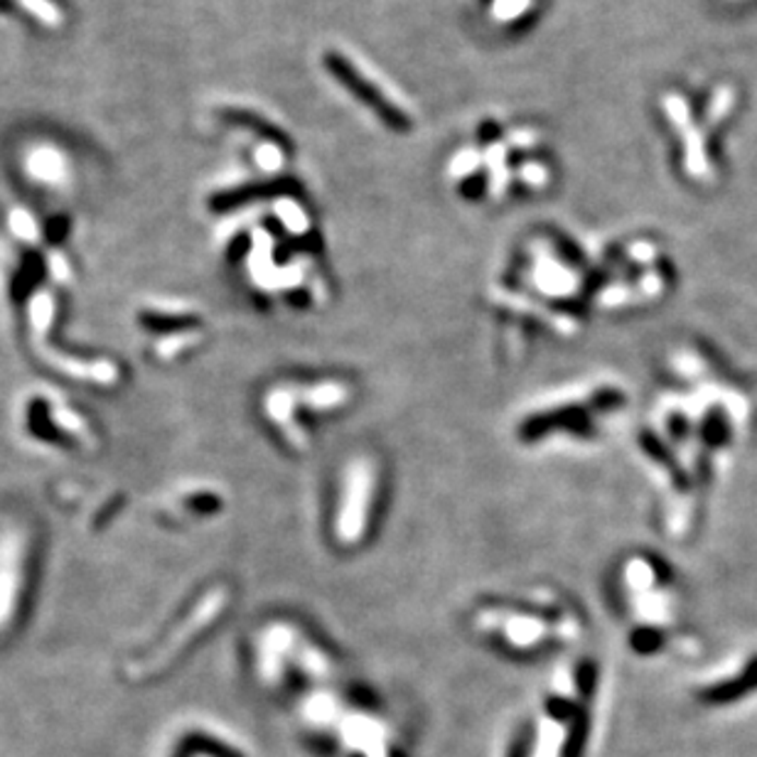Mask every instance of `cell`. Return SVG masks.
<instances>
[{"label": "cell", "mask_w": 757, "mask_h": 757, "mask_svg": "<svg viewBox=\"0 0 757 757\" xmlns=\"http://www.w3.org/2000/svg\"><path fill=\"white\" fill-rule=\"evenodd\" d=\"M357 404L359 382L343 369H288L259 386L254 416L261 433L280 455L303 460L315 453L329 429L357 409Z\"/></svg>", "instance_id": "1"}, {"label": "cell", "mask_w": 757, "mask_h": 757, "mask_svg": "<svg viewBox=\"0 0 757 757\" xmlns=\"http://www.w3.org/2000/svg\"><path fill=\"white\" fill-rule=\"evenodd\" d=\"M465 629L502 657L541 659L576 642L584 617L558 588L529 584L474 598L465 613Z\"/></svg>", "instance_id": "2"}, {"label": "cell", "mask_w": 757, "mask_h": 757, "mask_svg": "<svg viewBox=\"0 0 757 757\" xmlns=\"http://www.w3.org/2000/svg\"><path fill=\"white\" fill-rule=\"evenodd\" d=\"M392 468L372 445L349 448L327 474L320 533L337 556L352 558L382 533L392 504Z\"/></svg>", "instance_id": "3"}, {"label": "cell", "mask_w": 757, "mask_h": 757, "mask_svg": "<svg viewBox=\"0 0 757 757\" xmlns=\"http://www.w3.org/2000/svg\"><path fill=\"white\" fill-rule=\"evenodd\" d=\"M617 406L620 394L608 386L533 394L512 416L509 438L519 450L533 455L593 443L600 435L603 413Z\"/></svg>", "instance_id": "4"}, {"label": "cell", "mask_w": 757, "mask_h": 757, "mask_svg": "<svg viewBox=\"0 0 757 757\" xmlns=\"http://www.w3.org/2000/svg\"><path fill=\"white\" fill-rule=\"evenodd\" d=\"M666 121L676 129V158L694 182L711 184L723 168V135L737 111V92L731 84H708L704 89H678L664 101Z\"/></svg>", "instance_id": "5"}, {"label": "cell", "mask_w": 757, "mask_h": 757, "mask_svg": "<svg viewBox=\"0 0 757 757\" xmlns=\"http://www.w3.org/2000/svg\"><path fill=\"white\" fill-rule=\"evenodd\" d=\"M249 662L259 678L293 682V674L315 676L335 664V654L317 629L296 615H268L249 629Z\"/></svg>", "instance_id": "6"}, {"label": "cell", "mask_w": 757, "mask_h": 757, "mask_svg": "<svg viewBox=\"0 0 757 757\" xmlns=\"http://www.w3.org/2000/svg\"><path fill=\"white\" fill-rule=\"evenodd\" d=\"M141 325L155 335V349L160 359H184L202 352L209 343L212 325L202 310L178 308L160 313H143Z\"/></svg>", "instance_id": "7"}, {"label": "cell", "mask_w": 757, "mask_h": 757, "mask_svg": "<svg viewBox=\"0 0 757 757\" xmlns=\"http://www.w3.org/2000/svg\"><path fill=\"white\" fill-rule=\"evenodd\" d=\"M327 64H329V72H333L337 80H343L347 84V89L349 92H355L359 99L367 101L372 109L382 116V119L392 125V129H406V121L401 111H396L394 106L384 99L382 94H374L372 89H369V82H364L362 76H357V72L352 70V64H349L347 60H343V57H327Z\"/></svg>", "instance_id": "8"}, {"label": "cell", "mask_w": 757, "mask_h": 757, "mask_svg": "<svg viewBox=\"0 0 757 757\" xmlns=\"http://www.w3.org/2000/svg\"><path fill=\"white\" fill-rule=\"evenodd\" d=\"M755 688H757V662L747 669L741 678H735V682L718 684L713 688H708V692L704 694V701L731 704V701H737V698H743L747 692H755Z\"/></svg>", "instance_id": "9"}, {"label": "cell", "mask_w": 757, "mask_h": 757, "mask_svg": "<svg viewBox=\"0 0 757 757\" xmlns=\"http://www.w3.org/2000/svg\"><path fill=\"white\" fill-rule=\"evenodd\" d=\"M23 3L31 8L35 15H40L47 23H60V15H57L55 8L47 3V0H23Z\"/></svg>", "instance_id": "10"}]
</instances>
